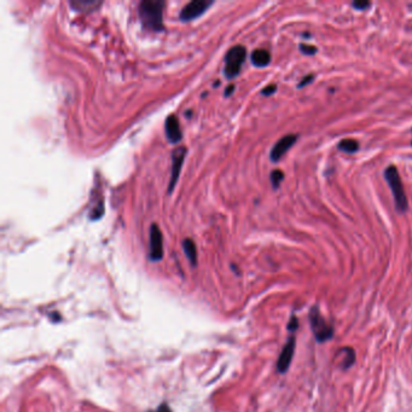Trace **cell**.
<instances>
[{
  "label": "cell",
  "instance_id": "1",
  "mask_svg": "<svg viewBox=\"0 0 412 412\" xmlns=\"http://www.w3.org/2000/svg\"><path fill=\"white\" fill-rule=\"evenodd\" d=\"M163 1H156V0L142 1L138 7V15L143 27L153 32H161L163 29Z\"/></svg>",
  "mask_w": 412,
  "mask_h": 412
},
{
  "label": "cell",
  "instance_id": "2",
  "mask_svg": "<svg viewBox=\"0 0 412 412\" xmlns=\"http://www.w3.org/2000/svg\"><path fill=\"white\" fill-rule=\"evenodd\" d=\"M384 178H386L387 183L389 184V188H391L393 192L398 211L404 213V211L408 209V199H406L402 178H400L397 167L393 166V164L387 167L386 171H384Z\"/></svg>",
  "mask_w": 412,
  "mask_h": 412
},
{
  "label": "cell",
  "instance_id": "3",
  "mask_svg": "<svg viewBox=\"0 0 412 412\" xmlns=\"http://www.w3.org/2000/svg\"><path fill=\"white\" fill-rule=\"evenodd\" d=\"M309 325H311L312 332L314 335L315 341L318 343H324L330 341L334 337V328L325 320L317 306H312L309 313Z\"/></svg>",
  "mask_w": 412,
  "mask_h": 412
},
{
  "label": "cell",
  "instance_id": "4",
  "mask_svg": "<svg viewBox=\"0 0 412 412\" xmlns=\"http://www.w3.org/2000/svg\"><path fill=\"white\" fill-rule=\"evenodd\" d=\"M247 57V50L244 46L236 45L225 54L224 74L227 79H233L240 74L242 64Z\"/></svg>",
  "mask_w": 412,
  "mask_h": 412
},
{
  "label": "cell",
  "instance_id": "5",
  "mask_svg": "<svg viewBox=\"0 0 412 412\" xmlns=\"http://www.w3.org/2000/svg\"><path fill=\"white\" fill-rule=\"evenodd\" d=\"M213 2L214 1L211 0H192L181 10L179 15L180 20L183 22H189L200 17L208 10V7L213 5Z\"/></svg>",
  "mask_w": 412,
  "mask_h": 412
},
{
  "label": "cell",
  "instance_id": "6",
  "mask_svg": "<svg viewBox=\"0 0 412 412\" xmlns=\"http://www.w3.org/2000/svg\"><path fill=\"white\" fill-rule=\"evenodd\" d=\"M295 347H296V337L295 335L292 334L289 337H288L287 342H285L284 347L282 348V352L279 354L278 360H277V371L279 373H285L288 371V369L290 367V364H292L294 353H295Z\"/></svg>",
  "mask_w": 412,
  "mask_h": 412
},
{
  "label": "cell",
  "instance_id": "7",
  "mask_svg": "<svg viewBox=\"0 0 412 412\" xmlns=\"http://www.w3.org/2000/svg\"><path fill=\"white\" fill-rule=\"evenodd\" d=\"M150 259L153 261H160L163 258V237L157 224L150 226Z\"/></svg>",
  "mask_w": 412,
  "mask_h": 412
},
{
  "label": "cell",
  "instance_id": "8",
  "mask_svg": "<svg viewBox=\"0 0 412 412\" xmlns=\"http://www.w3.org/2000/svg\"><path fill=\"white\" fill-rule=\"evenodd\" d=\"M186 153H188V149H186L185 147H178L173 150L171 180H169V188H168L169 194H171V192L173 191V189L175 188V184H177L178 178H179L184 160H185V157H186Z\"/></svg>",
  "mask_w": 412,
  "mask_h": 412
},
{
  "label": "cell",
  "instance_id": "9",
  "mask_svg": "<svg viewBox=\"0 0 412 412\" xmlns=\"http://www.w3.org/2000/svg\"><path fill=\"white\" fill-rule=\"evenodd\" d=\"M296 141H298V136L296 134H288V136H284L283 138L279 139L278 142L274 144V147L272 148L270 157L273 162L279 161L283 156L285 155L288 150H290V148L295 144Z\"/></svg>",
  "mask_w": 412,
  "mask_h": 412
},
{
  "label": "cell",
  "instance_id": "10",
  "mask_svg": "<svg viewBox=\"0 0 412 412\" xmlns=\"http://www.w3.org/2000/svg\"><path fill=\"white\" fill-rule=\"evenodd\" d=\"M166 137L172 144H178L183 139V132L180 130V122L175 115H169L164 122Z\"/></svg>",
  "mask_w": 412,
  "mask_h": 412
},
{
  "label": "cell",
  "instance_id": "11",
  "mask_svg": "<svg viewBox=\"0 0 412 412\" xmlns=\"http://www.w3.org/2000/svg\"><path fill=\"white\" fill-rule=\"evenodd\" d=\"M337 356H342L341 361H340V367L342 370H348L350 367H352L356 362V352H354L353 348L351 347H343L340 348L339 352H337Z\"/></svg>",
  "mask_w": 412,
  "mask_h": 412
},
{
  "label": "cell",
  "instance_id": "12",
  "mask_svg": "<svg viewBox=\"0 0 412 412\" xmlns=\"http://www.w3.org/2000/svg\"><path fill=\"white\" fill-rule=\"evenodd\" d=\"M252 63L255 65V67H266V65L270 64L271 62V54L267 50H263V49H258V50L253 51L252 53Z\"/></svg>",
  "mask_w": 412,
  "mask_h": 412
},
{
  "label": "cell",
  "instance_id": "13",
  "mask_svg": "<svg viewBox=\"0 0 412 412\" xmlns=\"http://www.w3.org/2000/svg\"><path fill=\"white\" fill-rule=\"evenodd\" d=\"M69 5L73 7L74 10L81 11V12H91V11L98 10V7L101 6L102 2L93 1V0H74V1H70Z\"/></svg>",
  "mask_w": 412,
  "mask_h": 412
},
{
  "label": "cell",
  "instance_id": "14",
  "mask_svg": "<svg viewBox=\"0 0 412 412\" xmlns=\"http://www.w3.org/2000/svg\"><path fill=\"white\" fill-rule=\"evenodd\" d=\"M183 249L191 265L196 266L197 265V247H196V244H195V242L190 240V238H186V240L183 242Z\"/></svg>",
  "mask_w": 412,
  "mask_h": 412
},
{
  "label": "cell",
  "instance_id": "15",
  "mask_svg": "<svg viewBox=\"0 0 412 412\" xmlns=\"http://www.w3.org/2000/svg\"><path fill=\"white\" fill-rule=\"evenodd\" d=\"M337 148H339L340 150L345 151V153L353 154L359 149V143L357 142L356 139L347 138V139H343V141L340 142L339 145H337Z\"/></svg>",
  "mask_w": 412,
  "mask_h": 412
},
{
  "label": "cell",
  "instance_id": "16",
  "mask_svg": "<svg viewBox=\"0 0 412 412\" xmlns=\"http://www.w3.org/2000/svg\"><path fill=\"white\" fill-rule=\"evenodd\" d=\"M270 178H271L272 186H273L274 189H277L279 185H281L283 179H284V173H283L281 169H274V171L271 172Z\"/></svg>",
  "mask_w": 412,
  "mask_h": 412
},
{
  "label": "cell",
  "instance_id": "17",
  "mask_svg": "<svg viewBox=\"0 0 412 412\" xmlns=\"http://www.w3.org/2000/svg\"><path fill=\"white\" fill-rule=\"evenodd\" d=\"M300 51L302 53L307 54V56H312V54L317 53V48L312 45H307V44H300Z\"/></svg>",
  "mask_w": 412,
  "mask_h": 412
},
{
  "label": "cell",
  "instance_id": "18",
  "mask_svg": "<svg viewBox=\"0 0 412 412\" xmlns=\"http://www.w3.org/2000/svg\"><path fill=\"white\" fill-rule=\"evenodd\" d=\"M298 328H299L298 317H296L295 314H292V317H290V320H289V323H288V326H287L288 331L293 332V334H294V332L298 330Z\"/></svg>",
  "mask_w": 412,
  "mask_h": 412
},
{
  "label": "cell",
  "instance_id": "19",
  "mask_svg": "<svg viewBox=\"0 0 412 412\" xmlns=\"http://www.w3.org/2000/svg\"><path fill=\"white\" fill-rule=\"evenodd\" d=\"M353 6L356 7L357 10H366L367 7L371 6V2L366 1V0H356L353 2Z\"/></svg>",
  "mask_w": 412,
  "mask_h": 412
},
{
  "label": "cell",
  "instance_id": "20",
  "mask_svg": "<svg viewBox=\"0 0 412 412\" xmlns=\"http://www.w3.org/2000/svg\"><path fill=\"white\" fill-rule=\"evenodd\" d=\"M313 79H314V76H313L312 74H309V75L305 76V78L301 80L300 84H299V89H302V87H305V86H306V85L311 84V82L313 81Z\"/></svg>",
  "mask_w": 412,
  "mask_h": 412
},
{
  "label": "cell",
  "instance_id": "21",
  "mask_svg": "<svg viewBox=\"0 0 412 412\" xmlns=\"http://www.w3.org/2000/svg\"><path fill=\"white\" fill-rule=\"evenodd\" d=\"M276 91H277V86H276V85H270V86L265 87V89H263L261 91V93H262L263 96H271V95H273V93L276 92Z\"/></svg>",
  "mask_w": 412,
  "mask_h": 412
},
{
  "label": "cell",
  "instance_id": "22",
  "mask_svg": "<svg viewBox=\"0 0 412 412\" xmlns=\"http://www.w3.org/2000/svg\"><path fill=\"white\" fill-rule=\"evenodd\" d=\"M157 412H172V410H171V408H169V406L167 405L166 403H163V404H161L160 406H158Z\"/></svg>",
  "mask_w": 412,
  "mask_h": 412
},
{
  "label": "cell",
  "instance_id": "23",
  "mask_svg": "<svg viewBox=\"0 0 412 412\" xmlns=\"http://www.w3.org/2000/svg\"><path fill=\"white\" fill-rule=\"evenodd\" d=\"M233 91H235V85H229V86H227V89L225 90V96H226V97H229L231 93H233Z\"/></svg>",
  "mask_w": 412,
  "mask_h": 412
},
{
  "label": "cell",
  "instance_id": "24",
  "mask_svg": "<svg viewBox=\"0 0 412 412\" xmlns=\"http://www.w3.org/2000/svg\"><path fill=\"white\" fill-rule=\"evenodd\" d=\"M411 145H412V142H411Z\"/></svg>",
  "mask_w": 412,
  "mask_h": 412
}]
</instances>
